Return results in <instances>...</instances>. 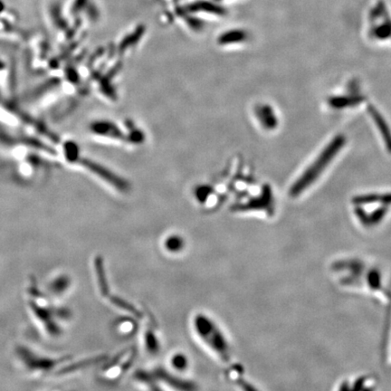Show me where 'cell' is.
I'll return each instance as SVG.
<instances>
[{
  "instance_id": "7a4b0ae2",
  "label": "cell",
  "mask_w": 391,
  "mask_h": 391,
  "mask_svg": "<svg viewBox=\"0 0 391 391\" xmlns=\"http://www.w3.org/2000/svg\"><path fill=\"white\" fill-rule=\"evenodd\" d=\"M32 283L28 288V306L33 320L47 335L59 336L62 333L59 321L66 319L68 312L49 304L37 284Z\"/></svg>"
},
{
  "instance_id": "277c9868",
  "label": "cell",
  "mask_w": 391,
  "mask_h": 391,
  "mask_svg": "<svg viewBox=\"0 0 391 391\" xmlns=\"http://www.w3.org/2000/svg\"><path fill=\"white\" fill-rule=\"evenodd\" d=\"M344 143L345 139L343 136H337L331 141V143L322 151L321 155L318 157L317 160L291 187L289 194L292 198H298L315 182L318 177L322 174V171L326 169L332 159L338 154V152L344 146Z\"/></svg>"
},
{
  "instance_id": "30bf717a",
  "label": "cell",
  "mask_w": 391,
  "mask_h": 391,
  "mask_svg": "<svg viewBox=\"0 0 391 391\" xmlns=\"http://www.w3.org/2000/svg\"><path fill=\"white\" fill-rule=\"evenodd\" d=\"M370 112H371V114H372L373 119L375 120L376 124L377 125L378 129H380V133H381L382 136L385 138L386 146L391 149L390 133H389V131H388V128H387V126H386L385 120H384V119L382 118L381 115H380L374 108H371V109H370Z\"/></svg>"
},
{
  "instance_id": "8fae6325",
  "label": "cell",
  "mask_w": 391,
  "mask_h": 391,
  "mask_svg": "<svg viewBox=\"0 0 391 391\" xmlns=\"http://www.w3.org/2000/svg\"><path fill=\"white\" fill-rule=\"evenodd\" d=\"M71 283L69 278L66 276H61L55 278L53 283L51 284L50 290L55 295H63L65 291L68 289Z\"/></svg>"
},
{
  "instance_id": "5b68a950",
  "label": "cell",
  "mask_w": 391,
  "mask_h": 391,
  "mask_svg": "<svg viewBox=\"0 0 391 391\" xmlns=\"http://www.w3.org/2000/svg\"><path fill=\"white\" fill-rule=\"evenodd\" d=\"M17 359L26 372L32 377H42L51 373L54 368H58V365L67 361L69 358H51L48 356L37 354L30 347L18 346L16 350Z\"/></svg>"
},
{
  "instance_id": "8992f818",
  "label": "cell",
  "mask_w": 391,
  "mask_h": 391,
  "mask_svg": "<svg viewBox=\"0 0 391 391\" xmlns=\"http://www.w3.org/2000/svg\"><path fill=\"white\" fill-rule=\"evenodd\" d=\"M91 132L94 137L103 142L121 143L126 141L123 131L111 121H94L91 126Z\"/></svg>"
},
{
  "instance_id": "6da1fadb",
  "label": "cell",
  "mask_w": 391,
  "mask_h": 391,
  "mask_svg": "<svg viewBox=\"0 0 391 391\" xmlns=\"http://www.w3.org/2000/svg\"><path fill=\"white\" fill-rule=\"evenodd\" d=\"M330 273L342 288L367 293L383 304L390 298L381 268L362 258L336 259L330 266Z\"/></svg>"
},
{
  "instance_id": "4fadbf2b",
  "label": "cell",
  "mask_w": 391,
  "mask_h": 391,
  "mask_svg": "<svg viewBox=\"0 0 391 391\" xmlns=\"http://www.w3.org/2000/svg\"><path fill=\"white\" fill-rule=\"evenodd\" d=\"M134 322L131 320V321H121L119 324V330L123 333H129L132 332L134 328Z\"/></svg>"
},
{
  "instance_id": "ba28073f",
  "label": "cell",
  "mask_w": 391,
  "mask_h": 391,
  "mask_svg": "<svg viewBox=\"0 0 391 391\" xmlns=\"http://www.w3.org/2000/svg\"><path fill=\"white\" fill-rule=\"evenodd\" d=\"M144 347L150 354L157 355L161 350L160 341L157 336L155 327L153 323H149L146 331H144Z\"/></svg>"
},
{
  "instance_id": "52a82bcc",
  "label": "cell",
  "mask_w": 391,
  "mask_h": 391,
  "mask_svg": "<svg viewBox=\"0 0 391 391\" xmlns=\"http://www.w3.org/2000/svg\"><path fill=\"white\" fill-rule=\"evenodd\" d=\"M135 354V350L132 349L125 350L121 354L118 355L113 360L106 365L103 370L104 376L110 378L120 377L134 363Z\"/></svg>"
},
{
  "instance_id": "7c38bea8",
  "label": "cell",
  "mask_w": 391,
  "mask_h": 391,
  "mask_svg": "<svg viewBox=\"0 0 391 391\" xmlns=\"http://www.w3.org/2000/svg\"><path fill=\"white\" fill-rule=\"evenodd\" d=\"M171 364L172 368H175L176 370L183 371L188 367L189 362L184 354L177 353L171 357Z\"/></svg>"
},
{
  "instance_id": "9c48e42d",
  "label": "cell",
  "mask_w": 391,
  "mask_h": 391,
  "mask_svg": "<svg viewBox=\"0 0 391 391\" xmlns=\"http://www.w3.org/2000/svg\"><path fill=\"white\" fill-rule=\"evenodd\" d=\"M163 245L169 253H180L185 247L184 239L180 235H169L164 240Z\"/></svg>"
},
{
  "instance_id": "3957f363",
  "label": "cell",
  "mask_w": 391,
  "mask_h": 391,
  "mask_svg": "<svg viewBox=\"0 0 391 391\" xmlns=\"http://www.w3.org/2000/svg\"><path fill=\"white\" fill-rule=\"evenodd\" d=\"M192 325L199 340L217 359L224 363L230 361L232 357L230 344L225 333L211 318L206 314L198 313L193 318Z\"/></svg>"
}]
</instances>
